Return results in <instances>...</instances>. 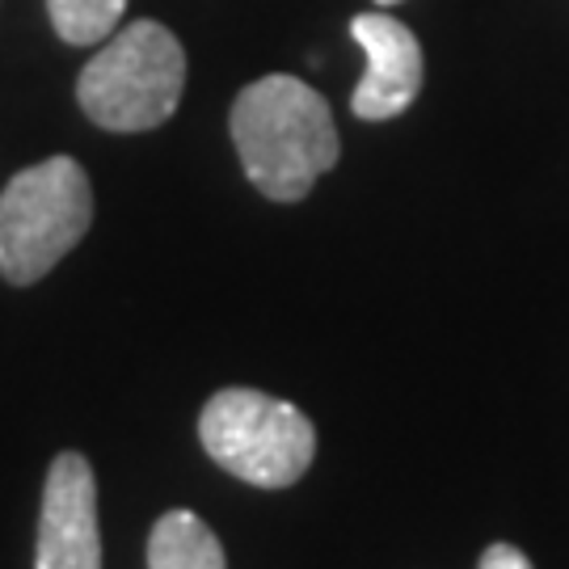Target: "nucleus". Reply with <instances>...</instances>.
Listing matches in <instances>:
<instances>
[{"mask_svg":"<svg viewBox=\"0 0 569 569\" xmlns=\"http://www.w3.org/2000/svg\"><path fill=\"white\" fill-rule=\"evenodd\" d=\"M127 0H47L51 26L63 42L72 47H93L106 42L122 21Z\"/></svg>","mask_w":569,"mask_h":569,"instance_id":"6e6552de","label":"nucleus"},{"mask_svg":"<svg viewBox=\"0 0 569 569\" xmlns=\"http://www.w3.org/2000/svg\"><path fill=\"white\" fill-rule=\"evenodd\" d=\"M199 439L216 465L258 489L296 486L317 456L308 413L258 388H224L199 413Z\"/></svg>","mask_w":569,"mask_h":569,"instance_id":"20e7f679","label":"nucleus"},{"mask_svg":"<svg viewBox=\"0 0 569 569\" xmlns=\"http://www.w3.org/2000/svg\"><path fill=\"white\" fill-rule=\"evenodd\" d=\"M244 178L274 203H300L342 157L329 102L300 77H262L244 84L228 114Z\"/></svg>","mask_w":569,"mask_h":569,"instance_id":"f257e3e1","label":"nucleus"},{"mask_svg":"<svg viewBox=\"0 0 569 569\" xmlns=\"http://www.w3.org/2000/svg\"><path fill=\"white\" fill-rule=\"evenodd\" d=\"M186 89V51L161 21H131L102 42V51L77 77V102L106 131L161 127Z\"/></svg>","mask_w":569,"mask_h":569,"instance_id":"f03ea898","label":"nucleus"},{"mask_svg":"<svg viewBox=\"0 0 569 569\" xmlns=\"http://www.w3.org/2000/svg\"><path fill=\"white\" fill-rule=\"evenodd\" d=\"M93 224V186L72 157L21 169L0 190V279L39 283L63 253H72Z\"/></svg>","mask_w":569,"mask_h":569,"instance_id":"7ed1b4c3","label":"nucleus"},{"mask_svg":"<svg viewBox=\"0 0 569 569\" xmlns=\"http://www.w3.org/2000/svg\"><path fill=\"white\" fill-rule=\"evenodd\" d=\"M148 569H228L216 531L194 510H169L148 536Z\"/></svg>","mask_w":569,"mask_h":569,"instance_id":"0eeeda50","label":"nucleus"},{"mask_svg":"<svg viewBox=\"0 0 569 569\" xmlns=\"http://www.w3.org/2000/svg\"><path fill=\"white\" fill-rule=\"evenodd\" d=\"M388 4H401V0H376V9H388Z\"/></svg>","mask_w":569,"mask_h":569,"instance_id":"9d476101","label":"nucleus"},{"mask_svg":"<svg viewBox=\"0 0 569 569\" xmlns=\"http://www.w3.org/2000/svg\"><path fill=\"white\" fill-rule=\"evenodd\" d=\"M34 569H102L98 481L81 451H60L47 472Z\"/></svg>","mask_w":569,"mask_h":569,"instance_id":"39448f33","label":"nucleus"},{"mask_svg":"<svg viewBox=\"0 0 569 569\" xmlns=\"http://www.w3.org/2000/svg\"><path fill=\"white\" fill-rule=\"evenodd\" d=\"M350 39L363 47L367 68L355 84L350 110L363 122H385L406 114L422 93V42L406 21L385 9H371L350 21Z\"/></svg>","mask_w":569,"mask_h":569,"instance_id":"423d86ee","label":"nucleus"},{"mask_svg":"<svg viewBox=\"0 0 569 569\" xmlns=\"http://www.w3.org/2000/svg\"><path fill=\"white\" fill-rule=\"evenodd\" d=\"M477 569H531V561L515 545H489Z\"/></svg>","mask_w":569,"mask_h":569,"instance_id":"1a4fd4ad","label":"nucleus"}]
</instances>
